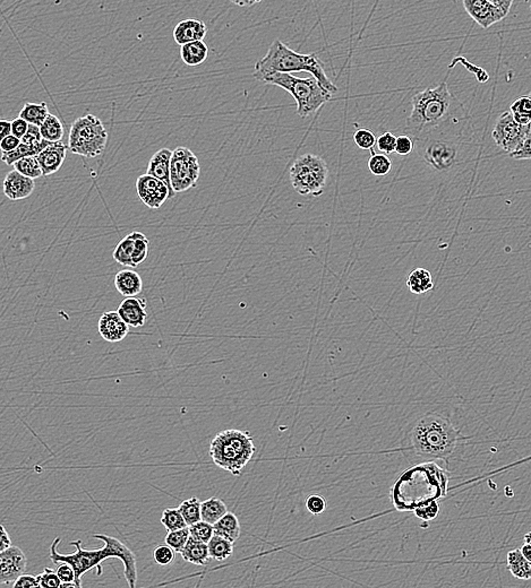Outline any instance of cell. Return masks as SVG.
I'll return each instance as SVG.
<instances>
[{
	"label": "cell",
	"mask_w": 531,
	"mask_h": 588,
	"mask_svg": "<svg viewBox=\"0 0 531 588\" xmlns=\"http://www.w3.org/2000/svg\"><path fill=\"white\" fill-rule=\"evenodd\" d=\"M449 475L434 462L410 467L394 483L391 500L399 511H413L424 522L440 513V500L447 495Z\"/></svg>",
	"instance_id": "cell-1"
},
{
	"label": "cell",
	"mask_w": 531,
	"mask_h": 588,
	"mask_svg": "<svg viewBox=\"0 0 531 588\" xmlns=\"http://www.w3.org/2000/svg\"><path fill=\"white\" fill-rule=\"evenodd\" d=\"M255 451L253 437L241 430H225L218 433L209 444V456L213 463L236 476L241 475Z\"/></svg>",
	"instance_id": "cell-5"
},
{
	"label": "cell",
	"mask_w": 531,
	"mask_h": 588,
	"mask_svg": "<svg viewBox=\"0 0 531 588\" xmlns=\"http://www.w3.org/2000/svg\"><path fill=\"white\" fill-rule=\"evenodd\" d=\"M459 143L450 138H431L424 147L422 158L435 171H450L459 162Z\"/></svg>",
	"instance_id": "cell-11"
},
{
	"label": "cell",
	"mask_w": 531,
	"mask_h": 588,
	"mask_svg": "<svg viewBox=\"0 0 531 588\" xmlns=\"http://www.w3.org/2000/svg\"><path fill=\"white\" fill-rule=\"evenodd\" d=\"M510 156L514 160H531V125L529 126L528 134L521 146Z\"/></svg>",
	"instance_id": "cell-48"
},
{
	"label": "cell",
	"mask_w": 531,
	"mask_h": 588,
	"mask_svg": "<svg viewBox=\"0 0 531 588\" xmlns=\"http://www.w3.org/2000/svg\"><path fill=\"white\" fill-rule=\"evenodd\" d=\"M59 588H78L75 582H63Z\"/></svg>",
	"instance_id": "cell-58"
},
{
	"label": "cell",
	"mask_w": 531,
	"mask_h": 588,
	"mask_svg": "<svg viewBox=\"0 0 531 588\" xmlns=\"http://www.w3.org/2000/svg\"><path fill=\"white\" fill-rule=\"evenodd\" d=\"M510 113L519 125H531V99L529 95L516 99L510 106Z\"/></svg>",
	"instance_id": "cell-34"
},
{
	"label": "cell",
	"mask_w": 531,
	"mask_h": 588,
	"mask_svg": "<svg viewBox=\"0 0 531 588\" xmlns=\"http://www.w3.org/2000/svg\"><path fill=\"white\" fill-rule=\"evenodd\" d=\"M512 0H465L467 13L483 28H491L509 14Z\"/></svg>",
	"instance_id": "cell-12"
},
{
	"label": "cell",
	"mask_w": 531,
	"mask_h": 588,
	"mask_svg": "<svg viewBox=\"0 0 531 588\" xmlns=\"http://www.w3.org/2000/svg\"><path fill=\"white\" fill-rule=\"evenodd\" d=\"M520 551H521L522 556L525 558V560H528L531 563V544L525 543L520 548Z\"/></svg>",
	"instance_id": "cell-56"
},
{
	"label": "cell",
	"mask_w": 531,
	"mask_h": 588,
	"mask_svg": "<svg viewBox=\"0 0 531 588\" xmlns=\"http://www.w3.org/2000/svg\"><path fill=\"white\" fill-rule=\"evenodd\" d=\"M28 127L30 125L28 122L17 117L12 122V135L22 140V138L28 134Z\"/></svg>",
	"instance_id": "cell-50"
},
{
	"label": "cell",
	"mask_w": 531,
	"mask_h": 588,
	"mask_svg": "<svg viewBox=\"0 0 531 588\" xmlns=\"http://www.w3.org/2000/svg\"><path fill=\"white\" fill-rule=\"evenodd\" d=\"M175 551L168 545H160L153 550V560L160 566H169L175 560Z\"/></svg>",
	"instance_id": "cell-44"
},
{
	"label": "cell",
	"mask_w": 531,
	"mask_h": 588,
	"mask_svg": "<svg viewBox=\"0 0 531 588\" xmlns=\"http://www.w3.org/2000/svg\"><path fill=\"white\" fill-rule=\"evenodd\" d=\"M207 33V26L203 21L196 19H186L175 26L172 37L176 44H178L180 47L185 44L196 42V41H203L205 35Z\"/></svg>",
	"instance_id": "cell-19"
},
{
	"label": "cell",
	"mask_w": 531,
	"mask_h": 588,
	"mask_svg": "<svg viewBox=\"0 0 531 588\" xmlns=\"http://www.w3.org/2000/svg\"><path fill=\"white\" fill-rule=\"evenodd\" d=\"M307 511L313 515H319L326 509V500L319 495H312L306 500Z\"/></svg>",
	"instance_id": "cell-47"
},
{
	"label": "cell",
	"mask_w": 531,
	"mask_h": 588,
	"mask_svg": "<svg viewBox=\"0 0 531 588\" xmlns=\"http://www.w3.org/2000/svg\"><path fill=\"white\" fill-rule=\"evenodd\" d=\"M459 431L447 417L428 413L417 421L410 433L411 445L419 456L449 461L459 442Z\"/></svg>",
	"instance_id": "cell-4"
},
{
	"label": "cell",
	"mask_w": 531,
	"mask_h": 588,
	"mask_svg": "<svg viewBox=\"0 0 531 588\" xmlns=\"http://www.w3.org/2000/svg\"><path fill=\"white\" fill-rule=\"evenodd\" d=\"M136 191L140 200L149 209H159L170 198V190L166 184L147 173L138 178Z\"/></svg>",
	"instance_id": "cell-14"
},
{
	"label": "cell",
	"mask_w": 531,
	"mask_h": 588,
	"mask_svg": "<svg viewBox=\"0 0 531 588\" xmlns=\"http://www.w3.org/2000/svg\"><path fill=\"white\" fill-rule=\"evenodd\" d=\"M67 150L68 146L63 142H59V143L51 144L50 146H48L37 156L44 177L53 175L62 168L66 159Z\"/></svg>",
	"instance_id": "cell-22"
},
{
	"label": "cell",
	"mask_w": 531,
	"mask_h": 588,
	"mask_svg": "<svg viewBox=\"0 0 531 588\" xmlns=\"http://www.w3.org/2000/svg\"><path fill=\"white\" fill-rule=\"evenodd\" d=\"M42 588H59L63 584L60 580L59 577L57 575V571L50 569V568H44V571L40 575L37 576Z\"/></svg>",
	"instance_id": "cell-45"
},
{
	"label": "cell",
	"mask_w": 531,
	"mask_h": 588,
	"mask_svg": "<svg viewBox=\"0 0 531 588\" xmlns=\"http://www.w3.org/2000/svg\"><path fill=\"white\" fill-rule=\"evenodd\" d=\"M529 126L519 125L511 113L506 111L497 118L492 137L497 146L511 155L521 146L528 134Z\"/></svg>",
	"instance_id": "cell-13"
},
{
	"label": "cell",
	"mask_w": 531,
	"mask_h": 588,
	"mask_svg": "<svg viewBox=\"0 0 531 588\" xmlns=\"http://www.w3.org/2000/svg\"><path fill=\"white\" fill-rule=\"evenodd\" d=\"M178 508L188 527L202 520V502L196 497L183 501Z\"/></svg>",
	"instance_id": "cell-35"
},
{
	"label": "cell",
	"mask_w": 531,
	"mask_h": 588,
	"mask_svg": "<svg viewBox=\"0 0 531 588\" xmlns=\"http://www.w3.org/2000/svg\"><path fill=\"white\" fill-rule=\"evenodd\" d=\"M353 142H355L357 146L362 149V150L372 151V155L373 154H375V152H374V146H375L376 143H378V140H376V136L374 135V133L369 131V129H358V131L353 134Z\"/></svg>",
	"instance_id": "cell-43"
},
{
	"label": "cell",
	"mask_w": 531,
	"mask_h": 588,
	"mask_svg": "<svg viewBox=\"0 0 531 588\" xmlns=\"http://www.w3.org/2000/svg\"><path fill=\"white\" fill-rule=\"evenodd\" d=\"M200 175V161L193 151L185 146L172 151L170 180L175 193H184L194 188Z\"/></svg>",
	"instance_id": "cell-10"
},
{
	"label": "cell",
	"mask_w": 531,
	"mask_h": 588,
	"mask_svg": "<svg viewBox=\"0 0 531 588\" xmlns=\"http://www.w3.org/2000/svg\"><path fill=\"white\" fill-rule=\"evenodd\" d=\"M188 529H189L192 538H194L197 541L207 543V544L211 541V538L214 536L213 525L207 523V522H203V520H201V522L194 524V525L189 526Z\"/></svg>",
	"instance_id": "cell-42"
},
{
	"label": "cell",
	"mask_w": 531,
	"mask_h": 588,
	"mask_svg": "<svg viewBox=\"0 0 531 588\" xmlns=\"http://www.w3.org/2000/svg\"><path fill=\"white\" fill-rule=\"evenodd\" d=\"M35 189V181L13 170L3 180V193L10 200H26Z\"/></svg>",
	"instance_id": "cell-18"
},
{
	"label": "cell",
	"mask_w": 531,
	"mask_h": 588,
	"mask_svg": "<svg viewBox=\"0 0 531 588\" xmlns=\"http://www.w3.org/2000/svg\"><path fill=\"white\" fill-rule=\"evenodd\" d=\"M14 170L33 180L44 176L37 156H30V158L19 160L14 164Z\"/></svg>",
	"instance_id": "cell-37"
},
{
	"label": "cell",
	"mask_w": 531,
	"mask_h": 588,
	"mask_svg": "<svg viewBox=\"0 0 531 588\" xmlns=\"http://www.w3.org/2000/svg\"><path fill=\"white\" fill-rule=\"evenodd\" d=\"M0 552L6 551L7 549L12 548V540H10V534L7 533L6 529L3 525L0 526Z\"/></svg>",
	"instance_id": "cell-54"
},
{
	"label": "cell",
	"mask_w": 531,
	"mask_h": 588,
	"mask_svg": "<svg viewBox=\"0 0 531 588\" xmlns=\"http://www.w3.org/2000/svg\"><path fill=\"white\" fill-rule=\"evenodd\" d=\"M180 554H182L183 559L185 561L196 565V566H207V565H209V559H211L207 543L197 541L192 536Z\"/></svg>",
	"instance_id": "cell-24"
},
{
	"label": "cell",
	"mask_w": 531,
	"mask_h": 588,
	"mask_svg": "<svg viewBox=\"0 0 531 588\" xmlns=\"http://www.w3.org/2000/svg\"><path fill=\"white\" fill-rule=\"evenodd\" d=\"M369 171L372 175L383 177L390 173L392 169V161L385 154H373L369 161Z\"/></svg>",
	"instance_id": "cell-38"
},
{
	"label": "cell",
	"mask_w": 531,
	"mask_h": 588,
	"mask_svg": "<svg viewBox=\"0 0 531 588\" xmlns=\"http://www.w3.org/2000/svg\"><path fill=\"white\" fill-rule=\"evenodd\" d=\"M232 3H236L237 6L241 7H250L253 6L257 1H232Z\"/></svg>",
	"instance_id": "cell-57"
},
{
	"label": "cell",
	"mask_w": 531,
	"mask_h": 588,
	"mask_svg": "<svg viewBox=\"0 0 531 588\" xmlns=\"http://www.w3.org/2000/svg\"><path fill=\"white\" fill-rule=\"evenodd\" d=\"M259 81L289 92L297 103L298 115L303 119L316 113L332 97V94L326 92L314 77L299 78L290 74L272 73L263 76Z\"/></svg>",
	"instance_id": "cell-6"
},
{
	"label": "cell",
	"mask_w": 531,
	"mask_h": 588,
	"mask_svg": "<svg viewBox=\"0 0 531 588\" xmlns=\"http://www.w3.org/2000/svg\"><path fill=\"white\" fill-rule=\"evenodd\" d=\"M294 72L310 73L326 92L332 95L337 92V86L330 81L322 61L316 55L297 53L288 47L287 44H282L280 40L273 41L266 56L255 64L254 77L259 79L272 73L289 74Z\"/></svg>",
	"instance_id": "cell-3"
},
{
	"label": "cell",
	"mask_w": 531,
	"mask_h": 588,
	"mask_svg": "<svg viewBox=\"0 0 531 588\" xmlns=\"http://www.w3.org/2000/svg\"><path fill=\"white\" fill-rule=\"evenodd\" d=\"M57 575L59 577L62 582H75V571L68 563H62L57 569Z\"/></svg>",
	"instance_id": "cell-51"
},
{
	"label": "cell",
	"mask_w": 531,
	"mask_h": 588,
	"mask_svg": "<svg viewBox=\"0 0 531 588\" xmlns=\"http://www.w3.org/2000/svg\"><path fill=\"white\" fill-rule=\"evenodd\" d=\"M115 287L122 296L134 298L143 290V281L133 269H122L115 276Z\"/></svg>",
	"instance_id": "cell-23"
},
{
	"label": "cell",
	"mask_w": 531,
	"mask_h": 588,
	"mask_svg": "<svg viewBox=\"0 0 531 588\" xmlns=\"http://www.w3.org/2000/svg\"><path fill=\"white\" fill-rule=\"evenodd\" d=\"M49 113L47 103H26L19 113V118L24 119L28 122V125H35L41 127L44 120L47 119Z\"/></svg>",
	"instance_id": "cell-30"
},
{
	"label": "cell",
	"mask_w": 531,
	"mask_h": 588,
	"mask_svg": "<svg viewBox=\"0 0 531 588\" xmlns=\"http://www.w3.org/2000/svg\"><path fill=\"white\" fill-rule=\"evenodd\" d=\"M13 588H42L38 577L32 575H23L14 582Z\"/></svg>",
	"instance_id": "cell-52"
},
{
	"label": "cell",
	"mask_w": 531,
	"mask_h": 588,
	"mask_svg": "<svg viewBox=\"0 0 531 588\" xmlns=\"http://www.w3.org/2000/svg\"><path fill=\"white\" fill-rule=\"evenodd\" d=\"M94 538L104 542L108 545L111 552V557L118 558L119 560L124 563L125 567V577L129 588H135L138 582V567H136V557L131 549L127 548L118 538L113 536L104 535V534H95Z\"/></svg>",
	"instance_id": "cell-16"
},
{
	"label": "cell",
	"mask_w": 531,
	"mask_h": 588,
	"mask_svg": "<svg viewBox=\"0 0 531 588\" xmlns=\"http://www.w3.org/2000/svg\"><path fill=\"white\" fill-rule=\"evenodd\" d=\"M97 330L101 337L109 343L122 342L129 333V326L120 317L118 312H106L102 314Z\"/></svg>",
	"instance_id": "cell-17"
},
{
	"label": "cell",
	"mask_w": 531,
	"mask_h": 588,
	"mask_svg": "<svg viewBox=\"0 0 531 588\" xmlns=\"http://www.w3.org/2000/svg\"><path fill=\"white\" fill-rule=\"evenodd\" d=\"M523 541H525V543H528V544H531V532L527 533V534L523 536Z\"/></svg>",
	"instance_id": "cell-59"
},
{
	"label": "cell",
	"mask_w": 531,
	"mask_h": 588,
	"mask_svg": "<svg viewBox=\"0 0 531 588\" xmlns=\"http://www.w3.org/2000/svg\"><path fill=\"white\" fill-rule=\"evenodd\" d=\"M28 559L21 549L12 547L0 552V582L12 584L26 575Z\"/></svg>",
	"instance_id": "cell-15"
},
{
	"label": "cell",
	"mask_w": 531,
	"mask_h": 588,
	"mask_svg": "<svg viewBox=\"0 0 531 588\" xmlns=\"http://www.w3.org/2000/svg\"><path fill=\"white\" fill-rule=\"evenodd\" d=\"M117 312L129 327H142L147 319V301L138 296L126 298Z\"/></svg>",
	"instance_id": "cell-21"
},
{
	"label": "cell",
	"mask_w": 531,
	"mask_h": 588,
	"mask_svg": "<svg viewBox=\"0 0 531 588\" xmlns=\"http://www.w3.org/2000/svg\"><path fill=\"white\" fill-rule=\"evenodd\" d=\"M180 57L183 61L191 67L202 65L209 57V47L204 41L185 44L180 47Z\"/></svg>",
	"instance_id": "cell-25"
},
{
	"label": "cell",
	"mask_w": 531,
	"mask_h": 588,
	"mask_svg": "<svg viewBox=\"0 0 531 588\" xmlns=\"http://www.w3.org/2000/svg\"><path fill=\"white\" fill-rule=\"evenodd\" d=\"M227 513V506L220 498L212 497L202 502V520L211 525L218 523Z\"/></svg>",
	"instance_id": "cell-29"
},
{
	"label": "cell",
	"mask_w": 531,
	"mask_h": 588,
	"mask_svg": "<svg viewBox=\"0 0 531 588\" xmlns=\"http://www.w3.org/2000/svg\"><path fill=\"white\" fill-rule=\"evenodd\" d=\"M134 245V234L131 232L117 245L116 249L113 250V259L122 266L134 268V264H133Z\"/></svg>",
	"instance_id": "cell-31"
},
{
	"label": "cell",
	"mask_w": 531,
	"mask_h": 588,
	"mask_svg": "<svg viewBox=\"0 0 531 588\" xmlns=\"http://www.w3.org/2000/svg\"><path fill=\"white\" fill-rule=\"evenodd\" d=\"M1 154H3L1 160L3 162L6 163L7 165H14L19 160L26 159V158H30V156H38L39 152L35 150L33 147L21 143V145L13 152L1 153Z\"/></svg>",
	"instance_id": "cell-41"
},
{
	"label": "cell",
	"mask_w": 531,
	"mask_h": 588,
	"mask_svg": "<svg viewBox=\"0 0 531 588\" xmlns=\"http://www.w3.org/2000/svg\"><path fill=\"white\" fill-rule=\"evenodd\" d=\"M134 234L135 245L134 254H133V264L134 267L145 262L149 256V239L142 232H133Z\"/></svg>",
	"instance_id": "cell-39"
},
{
	"label": "cell",
	"mask_w": 531,
	"mask_h": 588,
	"mask_svg": "<svg viewBox=\"0 0 531 588\" xmlns=\"http://www.w3.org/2000/svg\"><path fill=\"white\" fill-rule=\"evenodd\" d=\"M213 529H214V535L221 536L232 543L237 541L241 536L239 520L234 513H229V511L218 523L213 525Z\"/></svg>",
	"instance_id": "cell-26"
},
{
	"label": "cell",
	"mask_w": 531,
	"mask_h": 588,
	"mask_svg": "<svg viewBox=\"0 0 531 588\" xmlns=\"http://www.w3.org/2000/svg\"><path fill=\"white\" fill-rule=\"evenodd\" d=\"M0 138L3 140V138H6L7 136H10L12 135V122H7V120H1L0 122Z\"/></svg>",
	"instance_id": "cell-55"
},
{
	"label": "cell",
	"mask_w": 531,
	"mask_h": 588,
	"mask_svg": "<svg viewBox=\"0 0 531 588\" xmlns=\"http://www.w3.org/2000/svg\"><path fill=\"white\" fill-rule=\"evenodd\" d=\"M59 543V538L53 540V543H51L49 558L53 563H68L73 567L76 576L75 584L78 586V588H82V577L84 573H88L90 570L94 569V568L99 569L101 563L106 559H109V558H113L109 547L106 544H104V548L97 549V550H85L82 547L81 540H77V541H72L69 543V544L75 547V552L71 554H62L57 551Z\"/></svg>",
	"instance_id": "cell-9"
},
{
	"label": "cell",
	"mask_w": 531,
	"mask_h": 588,
	"mask_svg": "<svg viewBox=\"0 0 531 588\" xmlns=\"http://www.w3.org/2000/svg\"><path fill=\"white\" fill-rule=\"evenodd\" d=\"M189 538H191V533L188 527L178 529L175 532H168L166 536V544L175 551L176 553H182Z\"/></svg>",
	"instance_id": "cell-40"
},
{
	"label": "cell",
	"mask_w": 531,
	"mask_h": 588,
	"mask_svg": "<svg viewBox=\"0 0 531 588\" xmlns=\"http://www.w3.org/2000/svg\"><path fill=\"white\" fill-rule=\"evenodd\" d=\"M407 287L415 294H424L434 287L431 274L425 268H416L407 278Z\"/></svg>",
	"instance_id": "cell-28"
},
{
	"label": "cell",
	"mask_w": 531,
	"mask_h": 588,
	"mask_svg": "<svg viewBox=\"0 0 531 588\" xmlns=\"http://www.w3.org/2000/svg\"><path fill=\"white\" fill-rule=\"evenodd\" d=\"M506 566L511 575L516 579H522V580L531 579V563L525 560L520 549L510 551L506 556Z\"/></svg>",
	"instance_id": "cell-27"
},
{
	"label": "cell",
	"mask_w": 531,
	"mask_h": 588,
	"mask_svg": "<svg viewBox=\"0 0 531 588\" xmlns=\"http://www.w3.org/2000/svg\"><path fill=\"white\" fill-rule=\"evenodd\" d=\"M207 547H209V557L213 560L225 561L232 557L234 553V543L221 536H213L211 541L207 543Z\"/></svg>",
	"instance_id": "cell-32"
},
{
	"label": "cell",
	"mask_w": 531,
	"mask_h": 588,
	"mask_svg": "<svg viewBox=\"0 0 531 588\" xmlns=\"http://www.w3.org/2000/svg\"><path fill=\"white\" fill-rule=\"evenodd\" d=\"M161 524L168 532H175L178 529L188 527L186 520H184L179 508H167L161 516Z\"/></svg>",
	"instance_id": "cell-36"
},
{
	"label": "cell",
	"mask_w": 531,
	"mask_h": 588,
	"mask_svg": "<svg viewBox=\"0 0 531 588\" xmlns=\"http://www.w3.org/2000/svg\"><path fill=\"white\" fill-rule=\"evenodd\" d=\"M413 150V138L409 137L408 135H400L397 137V146H395V153L401 156L409 155L410 153Z\"/></svg>",
	"instance_id": "cell-49"
},
{
	"label": "cell",
	"mask_w": 531,
	"mask_h": 588,
	"mask_svg": "<svg viewBox=\"0 0 531 588\" xmlns=\"http://www.w3.org/2000/svg\"><path fill=\"white\" fill-rule=\"evenodd\" d=\"M108 133L104 122L93 115L76 119L69 129L68 149L77 155L93 159L104 153Z\"/></svg>",
	"instance_id": "cell-7"
},
{
	"label": "cell",
	"mask_w": 531,
	"mask_h": 588,
	"mask_svg": "<svg viewBox=\"0 0 531 588\" xmlns=\"http://www.w3.org/2000/svg\"><path fill=\"white\" fill-rule=\"evenodd\" d=\"M41 135L44 140L50 143H59L63 138L64 126L59 118L55 115H49L40 127Z\"/></svg>",
	"instance_id": "cell-33"
},
{
	"label": "cell",
	"mask_w": 531,
	"mask_h": 588,
	"mask_svg": "<svg viewBox=\"0 0 531 588\" xmlns=\"http://www.w3.org/2000/svg\"><path fill=\"white\" fill-rule=\"evenodd\" d=\"M172 151L169 149H161L154 153L151 158L149 167H147V175L151 176L162 181L170 190V198L175 197L176 193L172 189L171 180H170V162H171Z\"/></svg>",
	"instance_id": "cell-20"
},
{
	"label": "cell",
	"mask_w": 531,
	"mask_h": 588,
	"mask_svg": "<svg viewBox=\"0 0 531 588\" xmlns=\"http://www.w3.org/2000/svg\"><path fill=\"white\" fill-rule=\"evenodd\" d=\"M328 178V164L321 156L315 154H304L291 165V184L303 196H321L324 193Z\"/></svg>",
	"instance_id": "cell-8"
},
{
	"label": "cell",
	"mask_w": 531,
	"mask_h": 588,
	"mask_svg": "<svg viewBox=\"0 0 531 588\" xmlns=\"http://www.w3.org/2000/svg\"><path fill=\"white\" fill-rule=\"evenodd\" d=\"M411 113L407 119V131L417 138H426L454 118L459 103L447 82L434 88H426L411 100Z\"/></svg>",
	"instance_id": "cell-2"
},
{
	"label": "cell",
	"mask_w": 531,
	"mask_h": 588,
	"mask_svg": "<svg viewBox=\"0 0 531 588\" xmlns=\"http://www.w3.org/2000/svg\"><path fill=\"white\" fill-rule=\"evenodd\" d=\"M376 145H378V150L381 151L382 153H384L385 155L386 154H392V153L395 152L397 136L392 134V133H389V131L388 133H384V134H382L378 138Z\"/></svg>",
	"instance_id": "cell-46"
},
{
	"label": "cell",
	"mask_w": 531,
	"mask_h": 588,
	"mask_svg": "<svg viewBox=\"0 0 531 588\" xmlns=\"http://www.w3.org/2000/svg\"><path fill=\"white\" fill-rule=\"evenodd\" d=\"M21 140L15 137L13 135H10V136H7L6 138H3L0 142V149H1V152L3 153H8L13 152L15 151L17 147L21 145Z\"/></svg>",
	"instance_id": "cell-53"
},
{
	"label": "cell",
	"mask_w": 531,
	"mask_h": 588,
	"mask_svg": "<svg viewBox=\"0 0 531 588\" xmlns=\"http://www.w3.org/2000/svg\"><path fill=\"white\" fill-rule=\"evenodd\" d=\"M529 97H530V99H531V92H530V94H529Z\"/></svg>",
	"instance_id": "cell-60"
}]
</instances>
